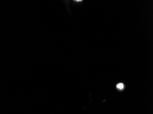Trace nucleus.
I'll return each instance as SVG.
<instances>
[{"label": "nucleus", "mask_w": 153, "mask_h": 114, "mask_svg": "<svg viewBox=\"0 0 153 114\" xmlns=\"http://www.w3.org/2000/svg\"><path fill=\"white\" fill-rule=\"evenodd\" d=\"M116 88L119 90H122L124 88V85L123 83H120L116 85Z\"/></svg>", "instance_id": "f257e3e1"}, {"label": "nucleus", "mask_w": 153, "mask_h": 114, "mask_svg": "<svg viewBox=\"0 0 153 114\" xmlns=\"http://www.w3.org/2000/svg\"><path fill=\"white\" fill-rule=\"evenodd\" d=\"M76 2H82V0H75Z\"/></svg>", "instance_id": "f03ea898"}]
</instances>
